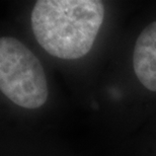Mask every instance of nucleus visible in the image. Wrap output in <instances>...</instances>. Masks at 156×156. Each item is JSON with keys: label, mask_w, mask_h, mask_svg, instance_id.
<instances>
[{"label": "nucleus", "mask_w": 156, "mask_h": 156, "mask_svg": "<svg viewBox=\"0 0 156 156\" xmlns=\"http://www.w3.org/2000/svg\"><path fill=\"white\" fill-rule=\"evenodd\" d=\"M136 76L146 88L156 91V21L140 34L133 54Z\"/></svg>", "instance_id": "3"}, {"label": "nucleus", "mask_w": 156, "mask_h": 156, "mask_svg": "<svg viewBox=\"0 0 156 156\" xmlns=\"http://www.w3.org/2000/svg\"><path fill=\"white\" fill-rule=\"evenodd\" d=\"M0 89L6 98L24 108H38L48 98V85L39 59L23 43L0 39Z\"/></svg>", "instance_id": "2"}, {"label": "nucleus", "mask_w": 156, "mask_h": 156, "mask_svg": "<svg viewBox=\"0 0 156 156\" xmlns=\"http://www.w3.org/2000/svg\"><path fill=\"white\" fill-rule=\"evenodd\" d=\"M105 16L98 0H39L32 27L39 44L54 57L74 60L92 48Z\"/></svg>", "instance_id": "1"}]
</instances>
